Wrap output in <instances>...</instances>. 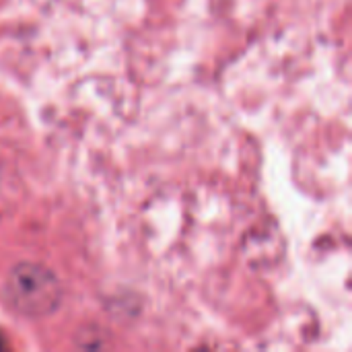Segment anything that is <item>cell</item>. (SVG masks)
I'll return each instance as SVG.
<instances>
[{
	"label": "cell",
	"instance_id": "6da1fadb",
	"mask_svg": "<svg viewBox=\"0 0 352 352\" xmlns=\"http://www.w3.org/2000/svg\"><path fill=\"white\" fill-rule=\"evenodd\" d=\"M6 299L27 318H45L54 314L62 301V285L58 276L39 264H16L6 278Z\"/></svg>",
	"mask_w": 352,
	"mask_h": 352
},
{
	"label": "cell",
	"instance_id": "7a4b0ae2",
	"mask_svg": "<svg viewBox=\"0 0 352 352\" xmlns=\"http://www.w3.org/2000/svg\"><path fill=\"white\" fill-rule=\"evenodd\" d=\"M0 349H2V342H0Z\"/></svg>",
	"mask_w": 352,
	"mask_h": 352
}]
</instances>
